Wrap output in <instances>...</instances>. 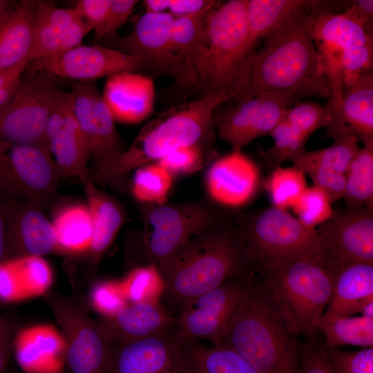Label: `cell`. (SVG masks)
<instances>
[{"label":"cell","mask_w":373,"mask_h":373,"mask_svg":"<svg viewBox=\"0 0 373 373\" xmlns=\"http://www.w3.org/2000/svg\"><path fill=\"white\" fill-rule=\"evenodd\" d=\"M328 195L316 186L307 187L292 207L296 218L306 227L316 229L332 215Z\"/></svg>","instance_id":"obj_41"},{"label":"cell","mask_w":373,"mask_h":373,"mask_svg":"<svg viewBox=\"0 0 373 373\" xmlns=\"http://www.w3.org/2000/svg\"><path fill=\"white\" fill-rule=\"evenodd\" d=\"M1 313H0V316H1Z\"/></svg>","instance_id":"obj_58"},{"label":"cell","mask_w":373,"mask_h":373,"mask_svg":"<svg viewBox=\"0 0 373 373\" xmlns=\"http://www.w3.org/2000/svg\"><path fill=\"white\" fill-rule=\"evenodd\" d=\"M219 205L200 200L178 204L142 203L140 260L158 269L202 230L224 218Z\"/></svg>","instance_id":"obj_7"},{"label":"cell","mask_w":373,"mask_h":373,"mask_svg":"<svg viewBox=\"0 0 373 373\" xmlns=\"http://www.w3.org/2000/svg\"><path fill=\"white\" fill-rule=\"evenodd\" d=\"M314 329L324 334V345L327 347L347 345L363 348L373 347V318L324 312L314 323Z\"/></svg>","instance_id":"obj_32"},{"label":"cell","mask_w":373,"mask_h":373,"mask_svg":"<svg viewBox=\"0 0 373 373\" xmlns=\"http://www.w3.org/2000/svg\"><path fill=\"white\" fill-rule=\"evenodd\" d=\"M60 180L48 147L0 140V182L9 198L42 207L54 196Z\"/></svg>","instance_id":"obj_11"},{"label":"cell","mask_w":373,"mask_h":373,"mask_svg":"<svg viewBox=\"0 0 373 373\" xmlns=\"http://www.w3.org/2000/svg\"><path fill=\"white\" fill-rule=\"evenodd\" d=\"M60 77L24 70L12 94L0 109V140L48 147L46 131Z\"/></svg>","instance_id":"obj_8"},{"label":"cell","mask_w":373,"mask_h":373,"mask_svg":"<svg viewBox=\"0 0 373 373\" xmlns=\"http://www.w3.org/2000/svg\"><path fill=\"white\" fill-rule=\"evenodd\" d=\"M102 95L115 121L122 123L141 122L154 109V83L150 77L135 72L109 77Z\"/></svg>","instance_id":"obj_22"},{"label":"cell","mask_w":373,"mask_h":373,"mask_svg":"<svg viewBox=\"0 0 373 373\" xmlns=\"http://www.w3.org/2000/svg\"><path fill=\"white\" fill-rule=\"evenodd\" d=\"M299 169L309 176L314 186L321 189L328 195L332 203L343 199L345 186V175L316 166Z\"/></svg>","instance_id":"obj_45"},{"label":"cell","mask_w":373,"mask_h":373,"mask_svg":"<svg viewBox=\"0 0 373 373\" xmlns=\"http://www.w3.org/2000/svg\"><path fill=\"white\" fill-rule=\"evenodd\" d=\"M301 10L262 38L247 85L235 99L266 92L289 93L296 101L307 97L331 98L322 59Z\"/></svg>","instance_id":"obj_1"},{"label":"cell","mask_w":373,"mask_h":373,"mask_svg":"<svg viewBox=\"0 0 373 373\" xmlns=\"http://www.w3.org/2000/svg\"><path fill=\"white\" fill-rule=\"evenodd\" d=\"M284 119L307 142L316 131L329 126L332 114L327 104L297 102L287 111Z\"/></svg>","instance_id":"obj_39"},{"label":"cell","mask_w":373,"mask_h":373,"mask_svg":"<svg viewBox=\"0 0 373 373\" xmlns=\"http://www.w3.org/2000/svg\"><path fill=\"white\" fill-rule=\"evenodd\" d=\"M316 231L335 270L350 262L373 263V207L334 210Z\"/></svg>","instance_id":"obj_14"},{"label":"cell","mask_w":373,"mask_h":373,"mask_svg":"<svg viewBox=\"0 0 373 373\" xmlns=\"http://www.w3.org/2000/svg\"><path fill=\"white\" fill-rule=\"evenodd\" d=\"M114 343L142 339L169 332L175 318L155 301L125 305L102 319Z\"/></svg>","instance_id":"obj_23"},{"label":"cell","mask_w":373,"mask_h":373,"mask_svg":"<svg viewBox=\"0 0 373 373\" xmlns=\"http://www.w3.org/2000/svg\"><path fill=\"white\" fill-rule=\"evenodd\" d=\"M5 373H19V372H15V371L8 372V371L6 370Z\"/></svg>","instance_id":"obj_57"},{"label":"cell","mask_w":373,"mask_h":373,"mask_svg":"<svg viewBox=\"0 0 373 373\" xmlns=\"http://www.w3.org/2000/svg\"><path fill=\"white\" fill-rule=\"evenodd\" d=\"M274 144L267 149L262 157L266 164L273 169L280 166L286 160L291 161L305 151V141L283 119L270 133Z\"/></svg>","instance_id":"obj_40"},{"label":"cell","mask_w":373,"mask_h":373,"mask_svg":"<svg viewBox=\"0 0 373 373\" xmlns=\"http://www.w3.org/2000/svg\"><path fill=\"white\" fill-rule=\"evenodd\" d=\"M182 373H259L242 356L225 346L209 347L198 340L178 344Z\"/></svg>","instance_id":"obj_29"},{"label":"cell","mask_w":373,"mask_h":373,"mask_svg":"<svg viewBox=\"0 0 373 373\" xmlns=\"http://www.w3.org/2000/svg\"><path fill=\"white\" fill-rule=\"evenodd\" d=\"M333 141V144L329 147L304 151L291 162L298 168L316 166L345 175L359 148V141L352 135H345Z\"/></svg>","instance_id":"obj_36"},{"label":"cell","mask_w":373,"mask_h":373,"mask_svg":"<svg viewBox=\"0 0 373 373\" xmlns=\"http://www.w3.org/2000/svg\"><path fill=\"white\" fill-rule=\"evenodd\" d=\"M249 284L245 274L236 276L186 304L175 318L178 344L186 339L222 341Z\"/></svg>","instance_id":"obj_12"},{"label":"cell","mask_w":373,"mask_h":373,"mask_svg":"<svg viewBox=\"0 0 373 373\" xmlns=\"http://www.w3.org/2000/svg\"><path fill=\"white\" fill-rule=\"evenodd\" d=\"M202 146L193 145L179 148L156 162L173 175L193 173L202 167Z\"/></svg>","instance_id":"obj_43"},{"label":"cell","mask_w":373,"mask_h":373,"mask_svg":"<svg viewBox=\"0 0 373 373\" xmlns=\"http://www.w3.org/2000/svg\"><path fill=\"white\" fill-rule=\"evenodd\" d=\"M249 37L246 0L220 3L209 14L189 69V86L227 100L246 88L257 52Z\"/></svg>","instance_id":"obj_2"},{"label":"cell","mask_w":373,"mask_h":373,"mask_svg":"<svg viewBox=\"0 0 373 373\" xmlns=\"http://www.w3.org/2000/svg\"><path fill=\"white\" fill-rule=\"evenodd\" d=\"M225 219L193 236L160 267L163 293L180 309L191 300L250 268L238 227Z\"/></svg>","instance_id":"obj_3"},{"label":"cell","mask_w":373,"mask_h":373,"mask_svg":"<svg viewBox=\"0 0 373 373\" xmlns=\"http://www.w3.org/2000/svg\"><path fill=\"white\" fill-rule=\"evenodd\" d=\"M41 206L12 198L6 220V257H41L57 249L56 233Z\"/></svg>","instance_id":"obj_18"},{"label":"cell","mask_w":373,"mask_h":373,"mask_svg":"<svg viewBox=\"0 0 373 373\" xmlns=\"http://www.w3.org/2000/svg\"><path fill=\"white\" fill-rule=\"evenodd\" d=\"M341 118L347 135L373 140L372 70L343 81Z\"/></svg>","instance_id":"obj_27"},{"label":"cell","mask_w":373,"mask_h":373,"mask_svg":"<svg viewBox=\"0 0 373 373\" xmlns=\"http://www.w3.org/2000/svg\"><path fill=\"white\" fill-rule=\"evenodd\" d=\"M260 185L256 164L241 151H232L217 159L206 175V186L213 202L227 208H238L256 196Z\"/></svg>","instance_id":"obj_20"},{"label":"cell","mask_w":373,"mask_h":373,"mask_svg":"<svg viewBox=\"0 0 373 373\" xmlns=\"http://www.w3.org/2000/svg\"><path fill=\"white\" fill-rule=\"evenodd\" d=\"M52 222L57 249L88 251L93 237V222L87 204H74L63 207Z\"/></svg>","instance_id":"obj_33"},{"label":"cell","mask_w":373,"mask_h":373,"mask_svg":"<svg viewBox=\"0 0 373 373\" xmlns=\"http://www.w3.org/2000/svg\"><path fill=\"white\" fill-rule=\"evenodd\" d=\"M10 199L12 198L0 193V264L6 257V220Z\"/></svg>","instance_id":"obj_52"},{"label":"cell","mask_w":373,"mask_h":373,"mask_svg":"<svg viewBox=\"0 0 373 373\" xmlns=\"http://www.w3.org/2000/svg\"><path fill=\"white\" fill-rule=\"evenodd\" d=\"M325 349L335 373H373V347L354 352L325 346Z\"/></svg>","instance_id":"obj_42"},{"label":"cell","mask_w":373,"mask_h":373,"mask_svg":"<svg viewBox=\"0 0 373 373\" xmlns=\"http://www.w3.org/2000/svg\"><path fill=\"white\" fill-rule=\"evenodd\" d=\"M273 207L292 208L307 188L305 173L296 166L273 169L265 184Z\"/></svg>","instance_id":"obj_37"},{"label":"cell","mask_w":373,"mask_h":373,"mask_svg":"<svg viewBox=\"0 0 373 373\" xmlns=\"http://www.w3.org/2000/svg\"><path fill=\"white\" fill-rule=\"evenodd\" d=\"M262 95L236 99L232 107L213 117V125L220 137L226 142L232 151H241L256 139L258 112Z\"/></svg>","instance_id":"obj_30"},{"label":"cell","mask_w":373,"mask_h":373,"mask_svg":"<svg viewBox=\"0 0 373 373\" xmlns=\"http://www.w3.org/2000/svg\"><path fill=\"white\" fill-rule=\"evenodd\" d=\"M82 181L93 222V237L88 251L91 260L97 264L122 226L125 213L117 200L88 178Z\"/></svg>","instance_id":"obj_26"},{"label":"cell","mask_w":373,"mask_h":373,"mask_svg":"<svg viewBox=\"0 0 373 373\" xmlns=\"http://www.w3.org/2000/svg\"><path fill=\"white\" fill-rule=\"evenodd\" d=\"M46 138L48 149L60 179L88 178L90 160L86 142L75 117L70 92L61 90L48 120Z\"/></svg>","instance_id":"obj_17"},{"label":"cell","mask_w":373,"mask_h":373,"mask_svg":"<svg viewBox=\"0 0 373 373\" xmlns=\"http://www.w3.org/2000/svg\"><path fill=\"white\" fill-rule=\"evenodd\" d=\"M28 62L26 61L8 69L0 70V109L12 94Z\"/></svg>","instance_id":"obj_50"},{"label":"cell","mask_w":373,"mask_h":373,"mask_svg":"<svg viewBox=\"0 0 373 373\" xmlns=\"http://www.w3.org/2000/svg\"><path fill=\"white\" fill-rule=\"evenodd\" d=\"M315 1L246 0L247 21L251 42L257 46L260 39L291 16L310 8Z\"/></svg>","instance_id":"obj_31"},{"label":"cell","mask_w":373,"mask_h":373,"mask_svg":"<svg viewBox=\"0 0 373 373\" xmlns=\"http://www.w3.org/2000/svg\"><path fill=\"white\" fill-rule=\"evenodd\" d=\"M37 1H17L0 24V70L28 61L34 35Z\"/></svg>","instance_id":"obj_28"},{"label":"cell","mask_w":373,"mask_h":373,"mask_svg":"<svg viewBox=\"0 0 373 373\" xmlns=\"http://www.w3.org/2000/svg\"><path fill=\"white\" fill-rule=\"evenodd\" d=\"M75 10L37 1L33 42L28 61L61 55L82 44L88 33Z\"/></svg>","instance_id":"obj_21"},{"label":"cell","mask_w":373,"mask_h":373,"mask_svg":"<svg viewBox=\"0 0 373 373\" xmlns=\"http://www.w3.org/2000/svg\"><path fill=\"white\" fill-rule=\"evenodd\" d=\"M45 299L64 336L70 372L104 373L114 341L102 319L79 297L51 291Z\"/></svg>","instance_id":"obj_9"},{"label":"cell","mask_w":373,"mask_h":373,"mask_svg":"<svg viewBox=\"0 0 373 373\" xmlns=\"http://www.w3.org/2000/svg\"><path fill=\"white\" fill-rule=\"evenodd\" d=\"M174 17L168 12H144L126 36L102 41L105 46L139 57L145 68L173 76L179 83L181 73L171 36Z\"/></svg>","instance_id":"obj_16"},{"label":"cell","mask_w":373,"mask_h":373,"mask_svg":"<svg viewBox=\"0 0 373 373\" xmlns=\"http://www.w3.org/2000/svg\"><path fill=\"white\" fill-rule=\"evenodd\" d=\"M104 373H182L174 335L114 343Z\"/></svg>","instance_id":"obj_19"},{"label":"cell","mask_w":373,"mask_h":373,"mask_svg":"<svg viewBox=\"0 0 373 373\" xmlns=\"http://www.w3.org/2000/svg\"><path fill=\"white\" fill-rule=\"evenodd\" d=\"M341 13L347 16L373 35V1H347Z\"/></svg>","instance_id":"obj_48"},{"label":"cell","mask_w":373,"mask_h":373,"mask_svg":"<svg viewBox=\"0 0 373 373\" xmlns=\"http://www.w3.org/2000/svg\"><path fill=\"white\" fill-rule=\"evenodd\" d=\"M373 301V263L356 262L336 269L325 313L350 316Z\"/></svg>","instance_id":"obj_25"},{"label":"cell","mask_w":373,"mask_h":373,"mask_svg":"<svg viewBox=\"0 0 373 373\" xmlns=\"http://www.w3.org/2000/svg\"><path fill=\"white\" fill-rule=\"evenodd\" d=\"M145 12L162 13L169 8L170 0H145L143 1Z\"/></svg>","instance_id":"obj_53"},{"label":"cell","mask_w":373,"mask_h":373,"mask_svg":"<svg viewBox=\"0 0 373 373\" xmlns=\"http://www.w3.org/2000/svg\"><path fill=\"white\" fill-rule=\"evenodd\" d=\"M252 267L262 276L263 285L289 329L314 340V323L330 300L336 271L323 251L267 258Z\"/></svg>","instance_id":"obj_5"},{"label":"cell","mask_w":373,"mask_h":373,"mask_svg":"<svg viewBox=\"0 0 373 373\" xmlns=\"http://www.w3.org/2000/svg\"><path fill=\"white\" fill-rule=\"evenodd\" d=\"M263 284L249 278L248 289L220 343L259 373H297L299 347Z\"/></svg>","instance_id":"obj_6"},{"label":"cell","mask_w":373,"mask_h":373,"mask_svg":"<svg viewBox=\"0 0 373 373\" xmlns=\"http://www.w3.org/2000/svg\"><path fill=\"white\" fill-rule=\"evenodd\" d=\"M219 3L213 0H170L169 10L174 17H177L209 10Z\"/></svg>","instance_id":"obj_51"},{"label":"cell","mask_w":373,"mask_h":373,"mask_svg":"<svg viewBox=\"0 0 373 373\" xmlns=\"http://www.w3.org/2000/svg\"><path fill=\"white\" fill-rule=\"evenodd\" d=\"M213 9L174 17L171 30L172 46L180 66V83L186 86L189 85L191 61L202 40L207 18Z\"/></svg>","instance_id":"obj_35"},{"label":"cell","mask_w":373,"mask_h":373,"mask_svg":"<svg viewBox=\"0 0 373 373\" xmlns=\"http://www.w3.org/2000/svg\"><path fill=\"white\" fill-rule=\"evenodd\" d=\"M26 68L77 82L135 72L145 66L137 56L99 44H81L55 57L28 61Z\"/></svg>","instance_id":"obj_15"},{"label":"cell","mask_w":373,"mask_h":373,"mask_svg":"<svg viewBox=\"0 0 373 373\" xmlns=\"http://www.w3.org/2000/svg\"><path fill=\"white\" fill-rule=\"evenodd\" d=\"M137 3L135 0H112L104 21L94 31L95 39L102 41L115 36Z\"/></svg>","instance_id":"obj_44"},{"label":"cell","mask_w":373,"mask_h":373,"mask_svg":"<svg viewBox=\"0 0 373 373\" xmlns=\"http://www.w3.org/2000/svg\"><path fill=\"white\" fill-rule=\"evenodd\" d=\"M297 373H335L324 345L312 341L299 352Z\"/></svg>","instance_id":"obj_46"},{"label":"cell","mask_w":373,"mask_h":373,"mask_svg":"<svg viewBox=\"0 0 373 373\" xmlns=\"http://www.w3.org/2000/svg\"><path fill=\"white\" fill-rule=\"evenodd\" d=\"M345 178L343 199L347 209L373 207V140L358 149Z\"/></svg>","instance_id":"obj_34"},{"label":"cell","mask_w":373,"mask_h":373,"mask_svg":"<svg viewBox=\"0 0 373 373\" xmlns=\"http://www.w3.org/2000/svg\"><path fill=\"white\" fill-rule=\"evenodd\" d=\"M307 20L315 44L341 52V55L373 44V35L343 13L332 12L315 1L307 14Z\"/></svg>","instance_id":"obj_24"},{"label":"cell","mask_w":373,"mask_h":373,"mask_svg":"<svg viewBox=\"0 0 373 373\" xmlns=\"http://www.w3.org/2000/svg\"><path fill=\"white\" fill-rule=\"evenodd\" d=\"M238 231L250 267L267 258L323 251L316 229L306 227L287 210L275 207L245 219Z\"/></svg>","instance_id":"obj_10"},{"label":"cell","mask_w":373,"mask_h":373,"mask_svg":"<svg viewBox=\"0 0 373 373\" xmlns=\"http://www.w3.org/2000/svg\"><path fill=\"white\" fill-rule=\"evenodd\" d=\"M112 0H78L73 8L88 32L95 31L104 21Z\"/></svg>","instance_id":"obj_47"},{"label":"cell","mask_w":373,"mask_h":373,"mask_svg":"<svg viewBox=\"0 0 373 373\" xmlns=\"http://www.w3.org/2000/svg\"><path fill=\"white\" fill-rule=\"evenodd\" d=\"M17 334L14 324L0 316V373H5L10 354L15 346Z\"/></svg>","instance_id":"obj_49"},{"label":"cell","mask_w":373,"mask_h":373,"mask_svg":"<svg viewBox=\"0 0 373 373\" xmlns=\"http://www.w3.org/2000/svg\"><path fill=\"white\" fill-rule=\"evenodd\" d=\"M227 101L222 95L209 94L169 108L148 122L132 144L106 166L90 175V180L124 190L133 170L157 162L179 148L202 146L212 137L216 108Z\"/></svg>","instance_id":"obj_4"},{"label":"cell","mask_w":373,"mask_h":373,"mask_svg":"<svg viewBox=\"0 0 373 373\" xmlns=\"http://www.w3.org/2000/svg\"><path fill=\"white\" fill-rule=\"evenodd\" d=\"M360 314L365 317L373 318V301L366 304L361 310Z\"/></svg>","instance_id":"obj_55"},{"label":"cell","mask_w":373,"mask_h":373,"mask_svg":"<svg viewBox=\"0 0 373 373\" xmlns=\"http://www.w3.org/2000/svg\"><path fill=\"white\" fill-rule=\"evenodd\" d=\"M172 175L159 164L137 168L133 176L131 192L142 203H166L172 184Z\"/></svg>","instance_id":"obj_38"},{"label":"cell","mask_w":373,"mask_h":373,"mask_svg":"<svg viewBox=\"0 0 373 373\" xmlns=\"http://www.w3.org/2000/svg\"><path fill=\"white\" fill-rule=\"evenodd\" d=\"M17 3L15 1L0 0V24L13 10Z\"/></svg>","instance_id":"obj_54"},{"label":"cell","mask_w":373,"mask_h":373,"mask_svg":"<svg viewBox=\"0 0 373 373\" xmlns=\"http://www.w3.org/2000/svg\"><path fill=\"white\" fill-rule=\"evenodd\" d=\"M0 193L6 195V193H4L3 190V188H2V186L1 184V182H0Z\"/></svg>","instance_id":"obj_56"},{"label":"cell","mask_w":373,"mask_h":373,"mask_svg":"<svg viewBox=\"0 0 373 373\" xmlns=\"http://www.w3.org/2000/svg\"><path fill=\"white\" fill-rule=\"evenodd\" d=\"M69 92L75 117L93 161L90 175L106 166L124 149L115 121L95 82H75Z\"/></svg>","instance_id":"obj_13"}]
</instances>
